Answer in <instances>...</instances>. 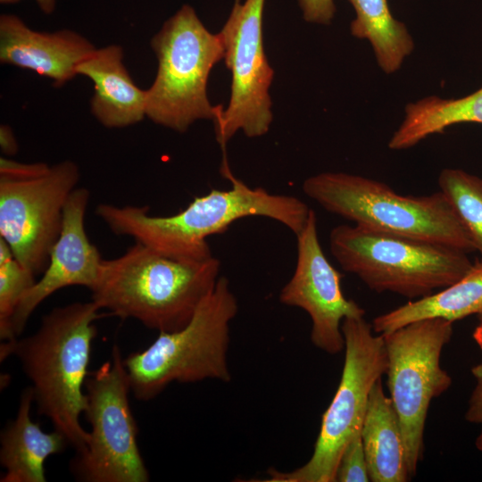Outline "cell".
<instances>
[{"label": "cell", "mask_w": 482, "mask_h": 482, "mask_svg": "<svg viewBox=\"0 0 482 482\" xmlns=\"http://www.w3.org/2000/svg\"><path fill=\"white\" fill-rule=\"evenodd\" d=\"M90 193L75 188L63 211L60 235L50 252L42 277L25 293L11 322L17 338L37 308L51 295L66 287L81 286L91 290L96 284L103 261L97 247L92 244L85 229V215Z\"/></svg>", "instance_id": "5bb4252c"}, {"label": "cell", "mask_w": 482, "mask_h": 482, "mask_svg": "<svg viewBox=\"0 0 482 482\" xmlns=\"http://www.w3.org/2000/svg\"><path fill=\"white\" fill-rule=\"evenodd\" d=\"M20 0H0L2 4H13ZM41 11L46 13H51L55 8V0H35Z\"/></svg>", "instance_id": "83f0119b"}, {"label": "cell", "mask_w": 482, "mask_h": 482, "mask_svg": "<svg viewBox=\"0 0 482 482\" xmlns=\"http://www.w3.org/2000/svg\"><path fill=\"white\" fill-rule=\"evenodd\" d=\"M345 362L335 395L322 415L309 461L292 471L269 470L267 482H335L342 453L362 432L373 385L386 373L387 353L381 334L364 317L342 322Z\"/></svg>", "instance_id": "ba28073f"}, {"label": "cell", "mask_w": 482, "mask_h": 482, "mask_svg": "<svg viewBox=\"0 0 482 482\" xmlns=\"http://www.w3.org/2000/svg\"><path fill=\"white\" fill-rule=\"evenodd\" d=\"M473 338L482 351V321L475 328L473 332Z\"/></svg>", "instance_id": "f1b7e54d"}, {"label": "cell", "mask_w": 482, "mask_h": 482, "mask_svg": "<svg viewBox=\"0 0 482 482\" xmlns=\"http://www.w3.org/2000/svg\"><path fill=\"white\" fill-rule=\"evenodd\" d=\"M221 171L232 183L230 189H212L173 215L152 216L148 206L105 203L97 205L96 214L113 234L130 237L162 254L185 262L212 257L206 238L225 232L245 217L270 218L295 236L303 229L311 209L302 200L246 186L233 176L225 159Z\"/></svg>", "instance_id": "6da1fadb"}, {"label": "cell", "mask_w": 482, "mask_h": 482, "mask_svg": "<svg viewBox=\"0 0 482 482\" xmlns=\"http://www.w3.org/2000/svg\"><path fill=\"white\" fill-rule=\"evenodd\" d=\"M85 389L84 413L91 431L86 448L71 462L74 477L84 482H147L129 401V375L117 345L110 359L88 374Z\"/></svg>", "instance_id": "30bf717a"}, {"label": "cell", "mask_w": 482, "mask_h": 482, "mask_svg": "<svg viewBox=\"0 0 482 482\" xmlns=\"http://www.w3.org/2000/svg\"><path fill=\"white\" fill-rule=\"evenodd\" d=\"M379 378L372 386L362 428V439L372 482H405V461L399 419Z\"/></svg>", "instance_id": "ac0fdd59"}, {"label": "cell", "mask_w": 482, "mask_h": 482, "mask_svg": "<svg viewBox=\"0 0 482 482\" xmlns=\"http://www.w3.org/2000/svg\"><path fill=\"white\" fill-rule=\"evenodd\" d=\"M158 71L146 89L145 114L156 124L183 133L198 120H216L223 106L212 105L207 81L224 58L219 33H211L184 4L152 39Z\"/></svg>", "instance_id": "52a82bcc"}, {"label": "cell", "mask_w": 482, "mask_h": 482, "mask_svg": "<svg viewBox=\"0 0 482 482\" xmlns=\"http://www.w3.org/2000/svg\"><path fill=\"white\" fill-rule=\"evenodd\" d=\"M404 113L402 123L388 142L392 150L412 147L428 136L443 133L454 124H482V87L461 98L426 96L407 104Z\"/></svg>", "instance_id": "ffe728a7"}, {"label": "cell", "mask_w": 482, "mask_h": 482, "mask_svg": "<svg viewBox=\"0 0 482 482\" xmlns=\"http://www.w3.org/2000/svg\"><path fill=\"white\" fill-rule=\"evenodd\" d=\"M100 310L93 301L55 307L43 316L33 335L1 345V361L11 353L18 357L32 384L38 413L49 419L77 453L89 438L80 414L87 403L83 386L97 335L95 321L103 316Z\"/></svg>", "instance_id": "7a4b0ae2"}, {"label": "cell", "mask_w": 482, "mask_h": 482, "mask_svg": "<svg viewBox=\"0 0 482 482\" xmlns=\"http://www.w3.org/2000/svg\"><path fill=\"white\" fill-rule=\"evenodd\" d=\"M296 238L295 271L281 289L279 301L308 313L312 320L311 341L317 348L330 354L338 353L345 350L343 320L364 317L365 311L344 295L342 275L331 265L322 250L317 218L312 210Z\"/></svg>", "instance_id": "4fadbf2b"}, {"label": "cell", "mask_w": 482, "mask_h": 482, "mask_svg": "<svg viewBox=\"0 0 482 482\" xmlns=\"http://www.w3.org/2000/svg\"><path fill=\"white\" fill-rule=\"evenodd\" d=\"M303 191L326 211L357 226L465 253L475 251L440 190L428 195H403L372 179L345 172H322L307 178Z\"/></svg>", "instance_id": "5b68a950"}, {"label": "cell", "mask_w": 482, "mask_h": 482, "mask_svg": "<svg viewBox=\"0 0 482 482\" xmlns=\"http://www.w3.org/2000/svg\"><path fill=\"white\" fill-rule=\"evenodd\" d=\"M96 47L71 30L40 32L19 17L0 18V61L54 79L61 86L77 75V65Z\"/></svg>", "instance_id": "9a60e30c"}, {"label": "cell", "mask_w": 482, "mask_h": 482, "mask_svg": "<svg viewBox=\"0 0 482 482\" xmlns=\"http://www.w3.org/2000/svg\"><path fill=\"white\" fill-rule=\"evenodd\" d=\"M470 315L482 321V262L473 263L462 278L441 291L376 317L372 328L386 334L420 320L441 318L453 322Z\"/></svg>", "instance_id": "d6986e66"}, {"label": "cell", "mask_w": 482, "mask_h": 482, "mask_svg": "<svg viewBox=\"0 0 482 482\" xmlns=\"http://www.w3.org/2000/svg\"><path fill=\"white\" fill-rule=\"evenodd\" d=\"M1 149L5 154H14L18 150V145L13 133L8 126L2 125L0 128Z\"/></svg>", "instance_id": "4316f807"}, {"label": "cell", "mask_w": 482, "mask_h": 482, "mask_svg": "<svg viewBox=\"0 0 482 482\" xmlns=\"http://www.w3.org/2000/svg\"><path fill=\"white\" fill-rule=\"evenodd\" d=\"M79 179L71 161L49 166L0 158V237L36 276L47 266Z\"/></svg>", "instance_id": "9c48e42d"}, {"label": "cell", "mask_w": 482, "mask_h": 482, "mask_svg": "<svg viewBox=\"0 0 482 482\" xmlns=\"http://www.w3.org/2000/svg\"><path fill=\"white\" fill-rule=\"evenodd\" d=\"M264 4L265 0H236L219 32L223 59L231 72L229 104L214 121L216 139L223 149L238 130L248 137H262L272 121L270 87L274 71L263 46Z\"/></svg>", "instance_id": "7c38bea8"}, {"label": "cell", "mask_w": 482, "mask_h": 482, "mask_svg": "<svg viewBox=\"0 0 482 482\" xmlns=\"http://www.w3.org/2000/svg\"><path fill=\"white\" fill-rule=\"evenodd\" d=\"M237 310L229 279L220 276L183 328L159 332L149 346L124 358L133 395L149 401L172 382L229 381V325Z\"/></svg>", "instance_id": "277c9868"}, {"label": "cell", "mask_w": 482, "mask_h": 482, "mask_svg": "<svg viewBox=\"0 0 482 482\" xmlns=\"http://www.w3.org/2000/svg\"><path fill=\"white\" fill-rule=\"evenodd\" d=\"M220 262L212 256L185 262L140 243L120 256L103 261L92 301L122 320L170 332L183 328L219 279Z\"/></svg>", "instance_id": "3957f363"}, {"label": "cell", "mask_w": 482, "mask_h": 482, "mask_svg": "<svg viewBox=\"0 0 482 482\" xmlns=\"http://www.w3.org/2000/svg\"><path fill=\"white\" fill-rule=\"evenodd\" d=\"M303 19L308 22L328 25L335 13L334 0H298Z\"/></svg>", "instance_id": "484cf974"}, {"label": "cell", "mask_w": 482, "mask_h": 482, "mask_svg": "<svg viewBox=\"0 0 482 482\" xmlns=\"http://www.w3.org/2000/svg\"><path fill=\"white\" fill-rule=\"evenodd\" d=\"M119 46L96 48L76 67L77 75L89 78L95 86L92 112L105 127L123 128L143 120L146 90L136 86L122 63Z\"/></svg>", "instance_id": "2e32d148"}, {"label": "cell", "mask_w": 482, "mask_h": 482, "mask_svg": "<svg viewBox=\"0 0 482 482\" xmlns=\"http://www.w3.org/2000/svg\"><path fill=\"white\" fill-rule=\"evenodd\" d=\"M453 323L441 318L425 319L381 334L388 359L387 386L399 419L411 478L423 456L430 403L452 384L440 358L452 338Z\"/></svg>", "instance_id": "8fae6325"}, {"label": "cell", "mask_w": 482, "mask_h": 482, "mask_svg": "<svg viewBox=\"0 0 482 482\" xmlns=\"http://www.w3.org/2000/svg\"><path fill=\"white\" fill-rule=\"evenodd\" d=\"M471 374L476 383L469 399L465 419L470 423L481 426V431L476 439V446L482 452V361L472 367Z\"/></svg>", "instance_id": "d4e9b609"}, {"label": "cell", "mask_w": 482, "mask_h": 482, "mask_svg": "<svg viewBox=\"0 0 482 482\" xmlns=\"http://www.w3.org/2000/svg\"><path fill=\"white\" fill-rule=\"evenodd\" d=\"M33 402V390L27 387L21 395L15 419L1 432L0 463L5 470L1 482H46V460L69 445L59 431L44 432L38 422L31 420Z\"/></svg>", "instance_id": "e0dca14e"}, {"label": "cell", "mask_w": 482, "mask_h": 482, "mask_svg": "<svg viewBox=\"0 0 482 482\" xmlns=\"http://www.w3.org/2000/svg\"><path fill=\"white\" fill-rule=\"evenodd\" d=\"M336 481H370L368 463L361 433L353 436L345 447L338 462Z\"/></svg>", "instance_id": "cb8c5ba5"}, {"label": "cell", "mask_w": 482, "mask_h": 482, "mask_svg": "<svg viewBox=\"0 0 482 482\" xmlns=\"http://www.w3.org/2000/svg\"><path fill=\"white\" fill-rule=\"evenodd\" d=\"M355 12L351 34L367 39L379 68L386 74L397 71L414 49L406 25L396 20L387 0H348Z\"/></svg>", "instance_id": "44dd1931"}, {"label": "cell", "mask_w": 482, "mask_h": 482, "mask_svg": "<svg viewBox=\"0 0 482 482\" xmlns=\"http://www.w3.org/2000/svg\"><path fill=\"white\" fill-rule=\"evenodd\" d=\"M36 281V275L15 258L0 237V337L4 342L17 339L12 334V319L20 301Z\"/></svg>", "instance_id": "603a6c76"}, {"label": "cell", "mask_w": 482, "mask_h": 482, "mask_svg": "<svg viewBox=\"0 0 482 482\" xmlns=\"http://www.w3.org/2000/svg\"><path fill=\"white\" fill-rule=\"evenodd\" d=\"M438 186L475 251L482 255V179L460 169L447 168L441 170Z\"/></svg>", "instance_id": "7402d4cb"}, {"label": "cell", "mask_w": 482, "mask_h": 482, "mask_svg": "<svg viewBox=\"0 0 482 482\" xmlns=\"http://www.w3.org/2000/svg\"><path fill=\"white\" fill-rule=\"evenodd\" d=\"M329 247L342 269L370 289L414 300L453 284L473 265L463 251L355 224L335 227Z\"/></svg>", "instance_id": "8992f818"}]
</instances>
